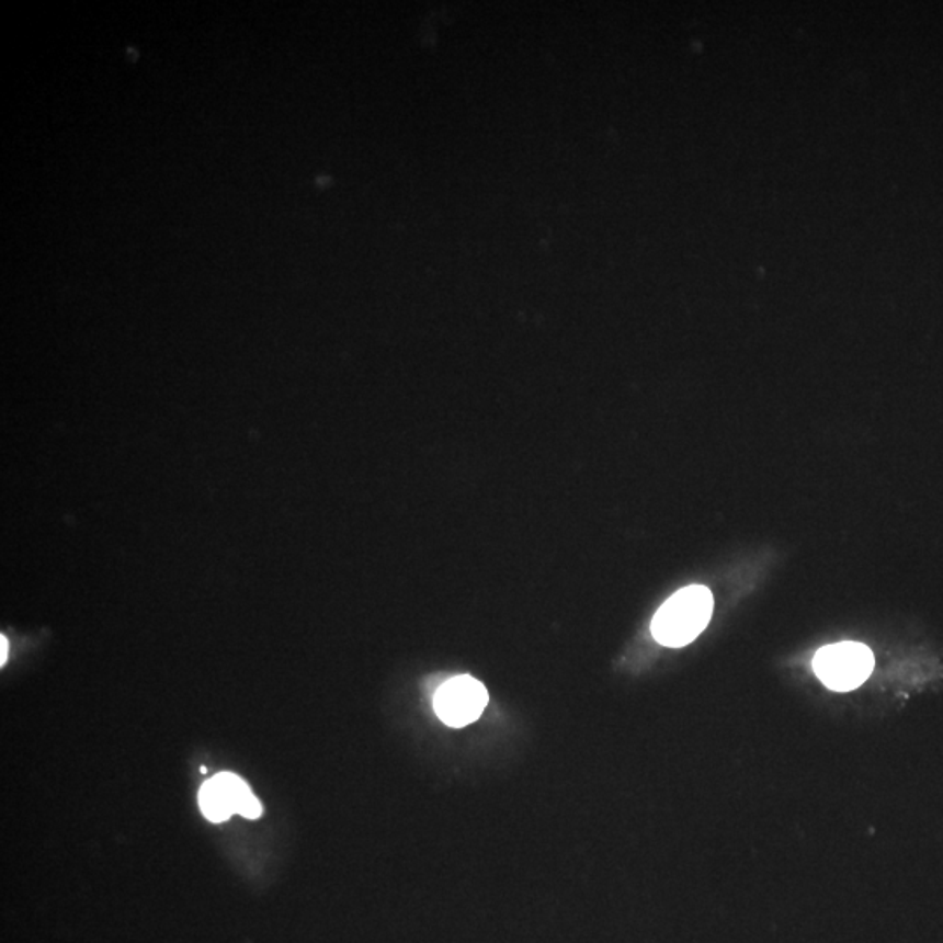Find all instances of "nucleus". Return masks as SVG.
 Returning a JSON list of instances; mask_svg holds the SVG:
<instances>
[{
    "label": "nucleus",
    "instance_id": "obj_1",
    "mask_svg": "<svg viewBox=\"0 0 943 943\" xmlns=\"http://www.w3.org/2000/svg\"><path fill=\"white\" fill-rule=\"evenodd\" d=\"M713 594L704 586H689L674 592L657 610L652 635L660 645L671 648L692 644L712 621Z\"/></svg>",
    "mask_w": 943,
    "mask_h": 943
},
{
    "label": "nucleus",
    "instance_id": "obj_3",
    "mask_svg": "<svg viewBox=\"0 0 943 943\" xmlns=\"http://www.w3.org/2000/svg\"><path fill=\"white\" fill-rule=\"evenodd\" d=\"M200 806L203 815L214 823H223L231 818L232 813L250 819L262 815L261 802L253 797L245 781L229 772L206 781L200 792Z\"/></svg>",
    "mask_w": 943,
    "mask_h": 943
},
{
    "label": "nucleus",
    "instance_id": "obj_5",
    "mask_svg": "<svg viewBox=\"0 0 943 943\" xmlns=\"http://www.w3.org/2000/svg\"><path fill=\"white\" fill-rule=\"evenodd\" d=\"M0 647H2L0 648V664H5V657H8L9 652L8 639H5V636L0 638Z\"/></svg>",
    "mask_w": 943,
    "mask_h": 943
},
{
    "label": "nucleus",
    "instance_id": "obj_2",
    "mask_svg": "<svg viewBox=\"0 0 943 943\" xmlns=\"http://www.w3.org/2000/svg\"><path fill=\"white\" fill-rule=\"evenodd\" d=\"M874 654L856 641H841L818 650L813 660L816 677L836 692L854 691L874 671Z\"/></svg>",
    "mask_w": 943,
    "mask_h": 943
},
{
    "label": "nucleus",
    "instance_id": "obj_4",
    "mask_svg": "<svg viewBox=\"0 0 943 943\" xmlns=\"http://www.w3.org/2000/svg\"><path fill=\"white\" fill-rule=\"evenodd\" d=\"M488 701L486 686L476 678L462 674L439 686L438 694L433 697V709L442 724L459 729L479 720Z\"/></svg>",
    "mask_w": 943,
    "mask_h": 943
}]
</instances>
